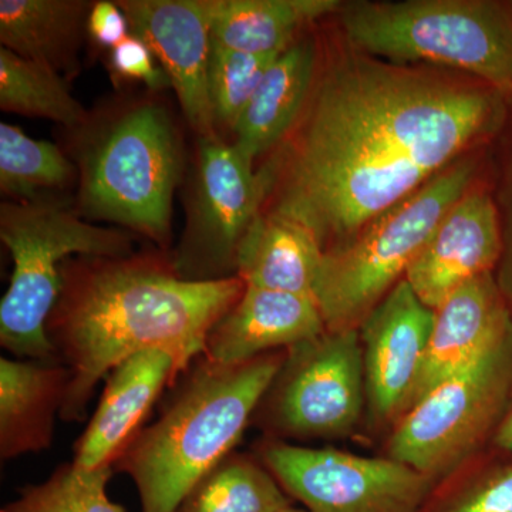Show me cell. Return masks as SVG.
<instances>
[{
    "label": "cell",
    "mask_w": 512,
    "mask_h": 512,
    "mask_svg": "<svg viewBox=\"0 0 512 512\" xmlns=\"http://www.w3.org/2000/svg\"><path fill=\"white\" fill-rule=\"evenodd\" d=\"M292 505L264 464L232 453L192 488L175 512H279Z\"/></svg>",
    "instance_id": "obj_24"
},
{
    "label": "cell",
    "mask_w": 512,
    "mask_h": 512,
    "mask_svg": "<svg viewBox=\"0 0 512 512\" xmlns=\"http://www.w3.org/2000/svg\"><path fill=\"white\" fill-rule=\"evenodd\" d=\"M325 330L312 298L245 285L241 298L211 329L204 356L235 365L292 348Z\"/></svg>",
    "instance_id": "obj_17"
},
{
    "label": "cell",
    "mask_w": 512,
    "mask_h": 512,
    "mask_svg": "<svg viewBox=\"0 0 512 512\" xmlns=\"http://www.w3.org/2000/svg\"><path fill=\"white\" fill-rule=\"evenodd\" d=\"M0 109L55 121L66 130L79 127L89 114L74 99L62 74L5 47L0 49Z\"/></svg>",
    "instance_id": "obj_25"
},
{
    "label": "cell",
    "mask_w": 512,
    "mask_h": 512,
    "mask_svg": "<svg viewBox=\"0 0 512 512\" xmlns=\"http://www.w3.org/2000/svg\"><path fill=\"white\" fill-rule=\"evenodd\" d=\"M70 131L79 173L74 211L107 221L168 248L183 140L171 111L154 97H131L87 114Z\"/></svg>",
    "instance_id": "obj_4"
},
{
    "label": "cell",
    "mask_w": 512,
    "mask_h": 512,
    "mask_svg": "<svg viewBox=\"0 0 512 512\" xmlns=\"http://www.w3.org/2000/svg\"><path fill=\"white\" fill-rule=\"evenodd\" d=\"M180 376L174 357L164 350L137 353L114 367L89 426L74 446V466L87 471L114 467L165 387Z\"/></svg>",
    "instance_id": "obj_15"
},
{
    "label": "cell",
    "mask_w": 512,
    "mask_h": 512,
    "mask_svg": "<svg viewBox=\"0 0 512 512\" xmlns=\"http://www.w3.org/2000/svg\"><path fill=\"white\" fill-rule=\"evenodd\" d=\"M278 56L237 52L212 40L208 89L217 131H232Z\"/></svg>",
    "instance_id": "obj_28"
},
{
    "label": "cell",
    "mask_w": 512,
    "mask_h": 512,
    "mask_svg": "<svg viewBox=\"0 0 512 512\" xmlns=\"http://www.w3.org/2000/svg\"><path fill=\"white\" fill-rule=\"evenodd\" d=\"M77 181V167L62 148L0 124V191L8 201L57 200L59 192Z\"/></svg>",
    "instance_id": "obj_23"
},
{
    "label": "cell",
    "mask_w": 512,
    "mask_h": 512,
    "mask_svg": "<svg viewBox=\"0 0 512 512\" xmlns=\"http://www.w3.org/2000/svg\"><path fill=\"white\" fill-rule=\"evenodd\" d=\"M286 356L224 365L198 357L163 412L143 427L114 468L136 484L143 512H175L202 478L234 453Z\"/></svg>",
    "instance_id": "obj_3"
},
{
    "label": "cell",
    "mask_w": 512,
    "mask_h": 512,
    "mask_svg": "<svg viewBox=\"0 0 512 512\" xmlns=\"http://www.w3.org/2000/svg\"><path fill=\"white\" fill-rule=\"evenodd\" d=\"M366 416L359 330H325L286 349L252 423L268 439L338 440L352 436Z\"/></svg>",
    "instance_id": "obj_9"
},
{
    "label": "cell",
    "mask_w": 512,
    "mask_h": 512,
    "mask_svg": "<svg viewBox=\"0 0 512 512\" xmlns=\"http://www.w3.org/2000/svg\"><path fill=\"white\" fill-rule=\"evenodd\" d=\"M110 69L120 82L146 84L151 93L171 87L151 50L133 35L110 50Z\"/></svg>",
    "instance_id": "obj_30"
},
{
    "label": "cell",
    "mask_w": 512,
    "mask_h": 512,
    "mask_svg": "<svg viewBox=\"0 0 512 512\" xmlns=\"http://www.w3.org/2000/svg\"><path fill=\"white\" fill-rule=\"evenodd\" d=\"M511 323L494 272L477 276L451 293L436 309L423 366L404 413L467 365Z\"/></svg>",
    "instance_id": "obj_16"
},
{
    "label": "cell",
    "mask_w": 512,
    "mask_h": 512,
    "mask_svg": "<svg viewBox=\"0 0 512 512\" xmlns=\"http://www.w3.org/2000/svg\"><path fill=\"white\" fill-rule=\"evenodd\" d=\"M420 512H512V454L488 446L433 485Z\"/></svg>",
    "instance_id": "obj_26"
},
{
    "label": "cell",
    "mask_w": 512,
    "mask_h": 512,
    "mask_svg": "<svg viewBox=\"0 0 512 512\" xmlns=\"http://www.w3.org/2000/svg\"><path fill=\"white\" fill-rule=\"evenodd\" d=\"M318 66L315 40L302 37L271 64L231 131L232 144L249 163L255 165L288 136L312 92Z\"/></svg>",
    "instance_id": "obj_19"
},
{
    "label": "cell",
    "mask_w": 512,
    "mask_h": 512,
    "mask_svg": "<svg viewBox=\"0 0 512 512\" xmlns=\"http://www.w3.org/2000/svg\"><path fill=\"white\" fill-rule=\"evenodd\" d=\"M130 35L151 50L198 138L220 137L208 89L211 28L207 0H121Z\"/></svg>",
    "instance_id": "obj_13"
},
{
    "label": "cell",
    "mask_w": 512,
    "mask_h": 512,
    "mask_svg": "<svg viewBox=\"0 0 512 512\" xmlns=\"http://www.w3.org/2000/svg\"><path fill=\"white\" fill-rule=\"evenodd\" d=\"M70 372L59 359H0V457L50 447Z\"/></svg>",
    "instance_id": "obj_18"
},
{
    "label": "cell",
    "mask_w": 512,
    "mask_h": 512,
    "mask_svg": "<svg viewBox=\"0 0 512 512\" xmlns=\"http://www.w3.org/2000/svg\"><path fill=\"white\" fill-rule=\"evenodd\" d=\"M0 238L13 259L0 302V345L18 359H57L46 328L62 289L64 259L133 254L127 232L84 221L62 200L3 201Z\"/></svg>",
    "instance_id": "obj_7"
},
{
    "label": "cell",
    "mask_w": 512,
    "mask_h": 512,
    "mask_svg": "<svg viewBox=\"0 0 512 512\" xmlns=\"http://www.w3.org/2000/svg\"><path fill=\"white\" fill-rule=\"evenodd\" d=\"M350 49L402 66L457 70L512 92V2H349L339 9Z\"/></svg>",
    "instance_id": "obj_5"
},
{
    "label": "cell",
    "mask_w": 512,
    "mask_h": 512,
    "mask_svg": "<svg viewBox=\"0 0 512 512\" xmlns=\"http://www.w3.org/2000/svg\"><path fill=\"white\" fill-rule=\"evenodd\" d=\"M342 5L339 0H207L211 39L237 52L278 56L301 39L303 29Z\"/></svg>",
    "instance_id": "obj_21"
},
{
    "label": "cell",
    "mask_w": 512,
    "mask_h": 512,
    "mask_svg": "<svg viewBox=\"0 0 512 512\" xmlns=\"http://www.w3.org/2000/svg\"><path fill=\"white\" fill-rule=\"evenodd\" d=\"M322 258L323 249L308 229L258 212L239 244L237 276L245 285L313 299Z\"/></svg>",
    "instance_id": "obj_20"
},
{
    "label": "cell",
    "mask_w": 512,
    "mask_h": 512,
    "mask_svg": "<svg viewBox=\"0 0 512 512\" xmlns=\"http://www.w3.org/2000/svg\"><path fill=\"white\" fill-rule=\"evenodd\" d=\"M255 456L291 500L309 512H420L436 484L386 456L311 448L266 439Z\"/></svg>",
    "instance_id": "obj_10"
},
{
    "label": "cell",
    "mask_w": 512,
    "mask_h": 512,
    "mask_svg": "<svg viewBox=\"0 0 512 512\" xmlns=\"http://www.w3.org/2000/svg\"><path fill=\"white\" fill-rule=\"evenodd\" d=\"M87 36L96 45L109 50L130 36L126 15L117 2L100 0L93 3L87 16Z\"/></svg>",
    "instance_id": "obj_31"
},
{
    "label": "cell",
    "mask_w": 512,
    "mask_h": 512,
    "mask_svg": "<svg viewBox=\"0 0 512 512\" xmlns=\"http://www.w3.org/2000/svg\"><path fill=\"white\" fill-rule=\"evenodd\" d=\"M505 94L464 77L350 50L318 66L301 116L256 168L259 212L298 222L323 252L355 237L497 137Z\"/></svg>",
    "instance_id": "obj_1"
},
{
    "label": "cell",
    "mask_w": 512,
    "mask_h": 512,
    "mask_svg": "<svg viewBox=\"0 0 512 512\" xmlns=\"http://www.w3.org/2000/svg\"><path fill=\"white\" fill-rule=\"evenodd\" d=\"M505 103L507 111L503 127L497 136L500 151L491 194L497 207L503 237V252L494 276L512 315V92L505 94Z\"/></svg>",
    "instance_id": "obj_29"
},
{
    "label": "cell",
    "mask_w": 512,
    "mask_h": 512,
    "mask_svg": "<svg viewBox=\"0 0 512 512\" xmlns=\"http://www.w3.org/2000/svg\"><path fill=\"white\" fill-rule=\"evenodd\" d=\"M92 5L84 0H2V47L57 73L72 72Z\"/></svg>",
    "instance_id": "obj_22"
},
{
    "label": "cell",
    "mask_w": 512,
    "mask_h": 512,
    "mask_svg": "<svg viewBox=\"0 0 512 512\" xmlns=\"http://www.w3.org/2000/svg\"><path fill=\"white\" fill-rule=\"evenodd\" d=\"M476 171L473 158H460L348 242L323 252L313 299L326 330H359L404 279L448 210L473 188Z\"/></svg>",
    "instance_id": "obj_6"
},
{
    "label": "cell",
    "mask_w": 512,
    "mask_h": 512,
    "mask_svg": "<svg viewBox=\"0 0 512 512\" xmlns=\"http://www.w3.org/2000/svg\"><path fill=\"white\" fill-rule=\"evenodd\" d=\"M511 394L512 323L403 414L384 456L439 481L490 446Z\"/></svg>",
    "instance_id": "obj_8"
},
{
    "label": "cell",
    "mask_w": 512,
    "mask_h": 512,
    "mask_svg": "<svg viewBox=\"0 0 512 512\" xmlns=\"http://www.w3.org/2000/svg\"><path fill=\"white\" fill-rule=\"evenodd\" d=\"M279 512H309V511H306L305 508H303V510H301V508H295V507H293V505H289V507H286V508H284V510H281Z\"/></svg>",
    "instance_id": "obj_33"
},
{
    "label": "cell",
    "mask_w": 512,
    "mask_h": 512,
    "mask_svg": "<svg viewBox=\"0 0 512 512\" xmlns=\"http://www.w3.org/2000/svg\"><path fill=\"white\" fill-rule=\"evenodd\" d=\"M113 468L87 471L66 464L43 483L22 488L0 512H126L107 494Z\"/></svg>",
    "instance_id": "obj_27"
},
{
    "label": "cell",
    "mask_w": 512,
    "mask_h": 512,
    "mask_svg": "<svg viewBox=\"0 0 512 512\" xmlns=\"http://www.w3.org/2000/svg\"><path fill=\"white\" fill-rule=\"evenodd\" d=\"M490 447L503 451V453L512 454V394L503 420L491 440Z\"/></svg>",
    "instance_id": "obj_32"
},
{
    "label": "cell",
    "mask_w": 512,
    "mask_h": 512,
    "mask_svg": "<svg viewBox=\"0 0 512 512\" xmlns=\"http://www.w3.org/2000/svg\"><path fill=\"white\" fill-rule=\"evenodd\" d=\"M503 252L491 191L470 188L448 210L404 279L436 311L461 285L497 268Z\"/></svg>",
    "instance_id": "obj_14"
},
{
    "label": "cell",
    "mask_w": 512,
    "mask_h": 512,
    "mask_svg": "<svg viewBox=\"0 0 512 512\" xmlns=\"http://www.w3.org/2000/svg\"><path fill=\"white\" fill-rule=\"evenodd\" d=\"M244 289L238 276L188 281L168 256L69 259L46 328L70 372L60 419L83 420L97 383L137 353L164 350L183 375L205 355L211 329Z\"/></svg>",
    "instance_id": "obj_2"
},
{
    "label": "cell",
    "mask_w": 512,
    "mask_h": 512,
    "mask_svg": "<svg viewBox=\"0 0 512 512\" xmlns=\"http://www.w3.org/2000/svg\"><path fill=\"white\" fill-rule=\"evenodd\" d=\"M188 200L175 271L195 282L237 276L239 244L262 205L255 165L221 137L200 138Z\"/></svg>",
    "instance_id": "obj_11"
},
{
    "label": "cell",
    "mask_w": 512,
    "mask_h": 512,
    "mask_svg": "<svg viewBox=\"0 0 512 512\" xmlns=\"http://www.w3.org/2000/svg\"><path fill=\"white\" fill-rule=\"evenodd\" d=\"M436 311L402 279L360 325L367 394V424L392 431L419 379Z\"/></svg>",
    "instance_id": "obj_12"
}]
</instances>
